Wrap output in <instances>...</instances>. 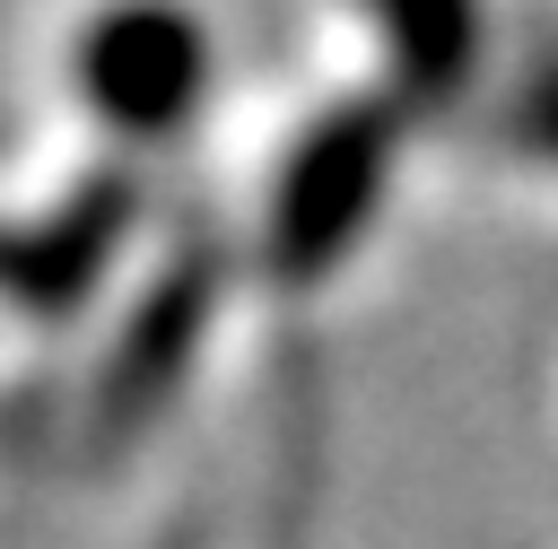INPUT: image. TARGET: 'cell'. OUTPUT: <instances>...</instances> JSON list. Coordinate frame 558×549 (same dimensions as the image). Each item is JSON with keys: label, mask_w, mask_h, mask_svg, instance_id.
<instances>
[{"label": "cell", "mask_w": 558, "mask_h": 549, "mask_svg": "<svg viewBox=\"0 0 558 549\" xmlns=\"http://www.w3.org/2000/svg\"><path fill=\"white\" fill-rule=\"evenodd\" d=\"M87 70V96L113 113V122H174L183 105H201V17H183L174 0H113L105 26L87 35L78 52Z\"/></svg>", "instance_id": "cell-1"}]
</instances>
